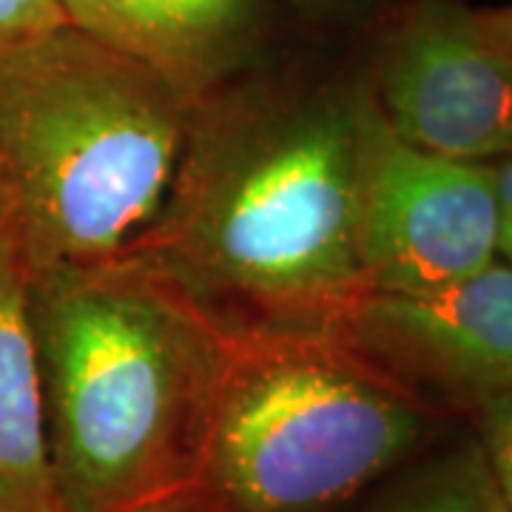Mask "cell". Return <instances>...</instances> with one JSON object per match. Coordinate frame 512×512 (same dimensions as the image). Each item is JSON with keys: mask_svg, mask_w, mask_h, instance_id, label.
<instances>
[{"mask_svg": "<svg viewBox=\"0 0 512 512\" xmlns=\"http://www.w3.org/2000/svg\"><path fill=\"white\" fill-rule=\"evenodd\" d=\"M498 200V259L512 268V154L493 163Z\"/></svg>", "mask_w": 512, "mask_h": 512, "instance_id": "4fadbf2b", "label": "cell"}, {"mask_svg": "<svg viewBox=\"0 0 512 512\" xmlns=\"http://www.w3.org/2000/svg\"><path fill=\"white\" fill-rule=\"evenodd\" d=\"M63 0H0V57L69 29Z\"/></svg>", "mask_w": 512, "mask_h": 512, "instance_id": "8fae6325", "label": "cell"}, {"mask_svg": "<svg viewBox=\"0 0 512 512\" xmlns=\"http://www.w3.org/2000/svg\"><path fill=\"white\" fill-rule=\"evenodd\" d=\"M200 103L74 26L0 57L3 231L26 271L137 254Z\"/></svg>", "mask_w": 512, "mask_h": 512, "instance_id": "3957f363", "label": "cell"}, {"mask_svg": "<svg viewBox=\"0 0 512 512\" xmlns=\"http://www.w3.org/2000/svg\"><path fill=\"white\" fill-rule=\"evenodd\" d=\"M476 12L478 20L484 23V29L512 55V3L493 6V9H476Z\"/></svg>", "mask_w": 512, "mask_h": 512, "instance_id": "9a60e30c", "label": "cell"}, {"mask_svg": "<svg viewBox=\"0 0 512 512\" xmlns=\"http://www.w3.org/2000/svg\"><path fill=\"white\" fill-rule=\"evenodd\" d=\"M66 512L183 504L231 333L143 256L29 274Z\"/></svg>", "mask_w": 512, "mask_h": 512, "instance_id": "7a4b0ae2", "label": "cell"}, {"mask_svg": "<svg viewBox=\"0 0 512 512\" xmlns=\"http://www.w3.org/2000/svg\"><path fill=\"white\" fill-rule=\"evenodd\" d=\"M365 80L407 143L473 163L512 154V55L464 0L382 3Z\"/></svg>", "mask_w": 512, "mask_h": 512, "instance_id": "5b68a950", "label": "cell"}, {"mask_svg": "<svg viewBox=\"0 0 512 512\" xmlns=\"http://www.w3.org/2000/svg\"><path fill=\"white\" fill-rule=\"evenodd\" d=\"M137 512H188L183 504H157V507H146V510Z\"/></svg>", "mask_w": 512, "mask_h": 512, "instance_id": "2e32d148", "label": "cell"}, {"mask_svg": "<svg viewBox=\"0 0 512 512\" xmlns=\"http://www.w3.org/2000/svg\"><path fill=\"white\" fill-rule=\"evenodd\" d=\"M0 231H3V200H0Z\"/></svg>", "mask_w": 512, "mask_h": 512, "instance_id": "e0dca14e", "label": "cell"}, {"mask_svg": "<svg viewBox=\"0 0 512 512\" xmlns=\"http://www.w3.org/2000/svg\"><path fill=\"white\" fill-rule=\"evenodd\" d=\"M384 512H512L481 441H470L430 464Z\"/></svg>", "mask_w": 512, "mask_h": 512, "instance_id": "30bf717a", "label": "cell"}, {"mask_svg": "<svg viewBox=\"0 0 512 512\" xmlns=\"http://www.w3.org/2000/svg\"><path fill=\"white\" fill-rule=\"evenodd\" d=\"M478 441L501 493L512 507V390L478 410Z\"/></svg>", "mask_w": 512, "mask_h": 512, "instance_id": "7c38bea8", "label": "cell"}, {"mask_svg": "<svg viewBox=\"0 0 512 512\" xmlns=\"http://www.w3.org/2000/svg\"><path fill=\"white\" fill-rule=\"evenodd\" d=\"M279 3L311 20L350 18L356 12H370L373 15L382 6V3L376 6L373 0H279Z\"/></svg>", "mask_w": 512, "mask_h": 512, "instance_id": "5bb4252c", "label": "cell"}, {"mask_svg": "<svg viewBox=\"0 0 512 512\" xmlns=\"http://www.w3.org/2000/svg\"><path fill=\"white\" fill-rule=\"evenodd\" d=\"M356 248L370 291H433L490 268L498 259L493 163L407 143L373 100Z\"/></svg>", "mask_w": 512, "mask_h": 512, "instance_id": "8992f818", "label": "cell"}, {"mask_svg": "<svg viewBox=\"0 0 512 512\" xmlns=\"http://www.w3.org/2000/svg\"><path fill=\"white\" fill-rule=\"evenodd\" d=\"M0 512H66L57 495L29 271L0 231Z\"/></svg>", "mask_w": 512, "mask_h": 512, "instance_id": "9c48e42d", "label": "cell"}, {"mask_svg": "<svg viewBox=\"0 0 512 512\" xmlns=\"http://www.w3.org/2000/svg\"><path fill=\"white\" fill-rule=\"evenodd\" d=\"M436 407L328 333H231L188 512H336L427 439Z\"/></svg>", "mask_w": 512, "mask_h": 512, "instance_id": "277c9868", "label": "cell"}, {"mask_svg": "<svg viewBox=\"0 0 512 512\" xmlns=\"http://www.w3.org/2000/svg\"><path fill=\"white\" fill-rule=\"evenodd\" d=\"M373 94L228 83L200 103L148 259L228 333H328L370 293L356 248Z\"/></svg>", "mask_w": 512, "mask_h": 512, "instance_id": "6da1fadb", "label": "cell"}, {"mask_svg": "<svg viewBox=\"0 0 512 512\" xmlns=\"http://www.w3.org/2000/svg\"><path fill=\"white\" fill-rule=\"evenodd\" d=\"M74 29L205 100L248 72L279 0H63Z\"/></svg>", "mask_w": 512, "mask_h": 512, "instance_id": "ba28073f", "label": "cell"}, {"mask_svg": "<svg viewBox=\"0 0 512 512\" xmlns=\"http://www.w3.org/2000/svg\"><path fill=\"white\" fill-rule=\"evenodd\" d=\"M436 410H481L512 390V268L433 291H370L333 330Z\"/></svg>", "mask_w": 512, "mask_h": 512, "instance_id": "52a82bcc", "label": "cell"}]
</instances>
